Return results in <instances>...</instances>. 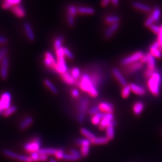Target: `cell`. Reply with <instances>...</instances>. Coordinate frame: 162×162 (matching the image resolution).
<instances>
[{
    "instance_id": "obj_30",
    "label": "cell",
    "mask_w": 162,
    "mask_h": 162,
    "mask_svg": "<svg viewBox=\"0 0 162 162\" xmlns=\"http://www.w3.org/2000/svg\"><path fill=\"white\" fill-rule=\"evenodd\" d=\"M58 149L54 148H40V150L38 151L40 154H45L46 156H50V155H55Z\"/></svg>"
},
{
    "instance_id": "obj_17",
    "label": "cell",
    "mask_w": 162,
    "mask_h": 162,
    "mask_svg": "<svg viewBox=\"0 0 162 162\" xmlns=\"http://www.w3.org/2000/svg\"><path fill=\"white\" fill-rule=\"evenodd\" d=\"M98 106L100 112L104 113H113L114 111L113 105L109 102H103L100 103Z\"/></svg>"
},
{
    "instance_id": "obj_22",
    "label": "cell",
    "mask_w": 162,
    "mask_h": 162,
    "mask_svg": "<svg viewBox=\"0 0 162 162\" xmlns=\"http://www.w3.org/2000/svg\"><path fill=\"white\" fill-rule=\"evenodd\" d=\"M116 121L113 120L112 123V124L109 126L106 129V137L108 138L109 140H112L114 138L115 136V129H114V126L116 125Z\"/></svg>"
},
{
    "instance_id": "obj_15",
    "label": "cell",
    "mask_w": 162,
    "mask_h": 162,
    "mask_svg": "<svg viewBox=\"0 0 162 162\" xmlns=\"http://www.w3.org/2000/svg\"><path fill=\"white\" fill-rule=\"evenodd\" d=\"M129 86L130 87L131 91L135 93V94H137L138 96H144L146 94V89L145 88L138 84H136L134 83H131L129 84Z\"/></svg>"
},
{
    "instance_id": "obj_38",
    "label": "cell",
    "mask_w": 162,
    "mask_h": 162,
    "mask_svg": "<svg viewBox=\"0 0 162 162\" xmlns=\"http://www.w3.org/2000/svg\"><path fill=\"white\" fill-rule=\"evenodd\" d=\"M64 41V37L62 36H59L57 37L55 41H54V48L56 49H58L60 48H62V42Z\"/></svg>"
},
{
    "instance_id": "obj_27",
    "label": "cell",
    "mask_w": 162,
    "mask_h": 162,
    "mask_svg": "<svg viewBox=\"0 0 162 162\" xmlns=\"http://www.w3.org/2000/svg\"><path fill=\"white\" fill-rule=\"evenodd\" d=\"M78 8V13L82 15H93L95 13V10L89 7H79Z\"/></svg>"
},
{
    "instance_id": "obj_6",
    "label": "cell",
    "mask_w": 162,
    "mask_h": 162,
    "mask_svg": "<svg viewBox=\"0 0 162 162\" xmlns=\"http://www.w3.org/2000/svg\"><path fill=\"white\" fill-rule=\"evenodd\" d=\"M88 75L93 85L97 88L102 84L103 82V75L102 70L96 69L91 72Z\"/></svg>"
},
{
    "instance_id": "obj_37",
    "label": "cell",
    "mask_w": 162,
    "mask_h": 162,
    "mask_svg": "<svg viewBox=\"0 0 162 162\" xmlns=\"http://www.w3.org/2000/svg\"><path fill=\"white\" fill-rule=\"evenodd\" d=\"M44 83L53 93H54V94H57L58 93V89H56L55 86H54V84L49 79H45L44 80Z\"/></svg>"
},
{
    "instance_id": "obj_36",
    "label": "cell",
    "mask_w": 162,
    "mask_h": 162,
    "mask_svg": "<svg viewBox=\"0 0 162 162\" xmlns=\"http://www.w3.org/2000/svg\"><path fill=\"white\" fill-rule=\"evenodd\" d=\"M70 74L73 77V78L78 81L81 78V71L80 69L78 67H74L72 69L70 72Z\"/></svg>"
},
{
    "instance_id": "obj_43",
    "label": "cell",
    "mask_w": 162,
    "mask_h": 162,
    "mask_svg": "<svg viewBox=\"0 0 162 162\" xmlns=\"http://www.w3.org/2000/svg\"><path fill=\"white\" fill-rule=\"evenodd\" d=\"M74 18L75 17L73 16L67 12V22L70 27H73L75 25Z\"/></svg>"
},
{
    "instance_id": "obj_42",
    "label": "cell",
    "mask_w": 162,
    "mask_h": 162,
    "mask_svg": "<svg viewBox=\"0 0 162 162\" xmlns=\"http://www.w3.org/2000/svg\"><path fill=\"white\" fill-rule=\"evenodd\" d=\"M33 162H40V153L39 152L32 153L29 156Z\"/></svg>"
},
{
    "instance_id": "obj_49",
    "label": "cell",
    "mask_w": 162,
    "mask_h": 162,
    "mask_svg": "<svg viewBox=\"0 0 162 162\" xmlns=\"http://www.w3.org/2000/svg\"><path fill=\"white\" fill-rule=\"evenodd\" d=\"M13 6V5L11 3H10L8 1H5L2 4V7L4 9H9V8L11 9V8Z\"/></svg>"
},
{
    "instance_id": "obj_18",
    "label": "cell",
    "mask_w": 162,
    "mask_h": 162,
    "mask_svg": "<svg viewBox=\"0 0 162 162\" xmlns=\"http://www.w3.org/2000/svg\"><path fill=\"white\" fill-rule=\"evenodd\" d=\"M112 73L115 78L116 79V80L119 82V83L123 86L127 85V82L122 75V73L117 69V68H113L112 69Z\"/></svg>"
},
{
    "instance_id": "obj_53",
    "label": "cell",
    "mask_w": 162,
    "mask_h": 162,
    "mask_svg": "<svg viewBox=\"0 0 162 162\" xmlns=\"http://www.w3.org/2000/svg\"><path fill=\"white\" fill-rule=\"evenodd\" d=\"M48 156L45 154H40V162H45L48 160Z\"/></svg>"
},
{
    "instance_id": "obj_39",
    "label": "cell",
    "mask_w": 162,
    "mask_h": 162,
    "mask_svg": "<svg viewBox=\"0 0 162 162\" xmlns=\"http://www.w3.org/2000/svg\"><path fill=\"white\" fill-rule=\"evenodd\" d=\"M67 12L69 13L70 14H71L74 17H75L77 15V14L78 13V8L75 6L72 5H70L68 6V7H67Z\"/></svg>"
},
{
    "instance_id": "obj_50",
    "label": "cell",
    "mask_w": 162,
    "mask_h": 162,
    "mask_svg": "<svg viewBox=\"0 0 162 162\" xmlns=\"http://www.w3.org/2000/svg\"><path fill=\"white\" fill-rule=\"evenodd\" d=\"M71 94L72 96L74 97V98H78L80 94H79V91L76 89V88H74V89H72V91H71Z\"/></svg>"
},
{
    "instance_id": "obj_56",
    "label": "cell",
    "mask_w": 162,
    "mask_h": 162,
    "mask_svg": "<svg viewBox=\"0 0 162 162\" xmlns=\"http://www.w3.org/2000/svg\"><path fill=\"white\" fill-rule=\"evenodd\" d=\"M111 0H102L101 5L102 7H106Z\"/></svg>"
},
{
    "instance_id": "obj_59",
    "label": "cell",
    "mask_w": 162,
    "mask_h": 162,
    "mask_svg": "<svg viewBox=\"0 0 162 162\" xmlns=\"http://www.w3.org/2000/svg\"><path fill=\"white\" fill-rule=\"evenodd\" d=\"M160 51H161L162 52V46H160Z\"/></svg>"
},
{
    "instance_id": "obj_51",
    "label": "cell",
    "mask_w": 162,
    "mask_h": 162,
    "mask_svg": "<svg viewBox=\"0 0 162 162\" xmlns=\"http://www.w3.org/2000/svg\"><path fill=\"white\" fill-rule=\"evenodd\" d=\"M157 42L159 43L160 46H162V26L160 27V32H159V33L158 34Z\"/></svg>"
},
{
    "instance_id": "obj_9",
    "label": "cell",
    "mask_w": 162,
    "mask_h": 162,
    "mask_svg": "<svg viewBox=\"0 0 162 162\" xmlns=\"http://www.w3.org/2000/svg\"><path fill=\"white\" fill-rule=\"evenodd\" d=\"M3 153L4 155H5L6 156H7L10 158H12V159L18 160L21 161V162H33L31 158L29 156L18 154H16L13 151L8 150H4Z\"/></svg>"
},
{
    "instance_id": "obj_21",
    "label": "cell",
    "mask_w": 162,
    "mask_h": 162,
    "mask_svg": "<svg viewBox=\"0 0 162 162\" xmlns=\"http://www.w3.org/2000/svg\"><path fill=\"white\" fill-rule=\"evenodd\" d=\"M119 23H116L110 25V26L108 27V29L105 31V37L106 39H109L112 37V35L114 34V33L117 31V29L119 28Z\"/></svg>"
},
{
    "instance_id": "obj_46",
    "label": "cell",
    "mask_w": 162,
    "mask_h": 162,
    "mask_svg": "<svg viewBox=\"0 0 162 162\" xmlns=\"http://www.w3.org/2000/svg\"><path fill=\"white\" fill-rule=\"evenodd\" d=\"M8 53V49L6 48H2L0 49V62L2 61V59L6 57V55Z\"/></svg>"
},
{
    "instance_id": "obj_12",
    "label": "cell",
    "mask_w": 162,
    "mask_h": 162,
    "mask_svg": "<svg viewBox=\"0 0 162 162\" xmlns=\"http://www.w3.org/2000/svg\"><path fill=\"white\" fill-rule=\"evenodd\" d=\"M8 58L5 57L1 62L0 68V76L2 79H6L8 76Z\"/></svg>"
},
{
    "instance_id": "obj_58",
    "label": "cell",
    "mask_w": 162,
    "mask_h": 162,
    "mask_svg": "<svg viewBox=\"0 0 162 162\" xmlns=\"http://www.w3.org/2000/svg\"><path fill=\"white\" fill-rule=\"evenodd\" d=\"M49 162H57V161L56 160H55L54 159H51L49 160Z\"/></svg>"
},
{
    "instance_id": "obj_7",
    "label": "cell",
    "mask_w": 162,
    "mask_h": 162,
    "mask_svg": "<svg viewBox=\"0 0 162 162\" xmlns=\"http://www.w3.org/2000/svg\"><path fill=\"white\" fill-rule=\"evenodd\" d=\"M144 54L141 52V51H137L135 53H133L128 56H126L124 58H123L121 60V64L124 66H127L129 64H132V63H135L136 62L140 61L141 58L143 56Z\"/></svg>"
},
{
    "instance_id": "obj_45",
    "label": "cell",
    "mask_w": 162,
    "mask_h": 162,
    "mask_svg": "<svg viewBox=\"0 0 162 162\" xmlns=\"http://www.w3.org/2000/svg\"><path fill=\"white\" fill-rule=\"evenodd\" d=\"M64 52L65 56H66L69 59H73L74 58L73 54L67 48H64Z\"/></svg>"
},
{
    "instance_id": "obj_24",
    "label": "cell",
    "mask_w": 162,
    "mask_h": 162,
    "mask_svg": "<svg viewBox=\"0 0 162 162\" xmlns=\"http://www.w3.org/2000/svg\"><path fill=\"white\" fill-rule=\"evenodd\" d=\"M133 7L136 9L142 10L145 12H149L151 10V7L149 5L145 4L143 3H142V2H133Z\"/></svg>"
},
{
    "instance_id": "obj_1",
    "label": "cell",
    "mask_w": 162,
    "mask_h": 162,
    "mask_svg": "<svg viewBox=\"0 0 162 162\" xmlns=\"http://www.w3.org/2000/svg\"><path fill=\"white\" fill-rule=\"evenodd\" d=\"M76 85L78 86L81 90L88 93L92 97H96L99 96L97 88L93 85L88 73H83L80 79L77 81Z\"/></svg>"
},
{
    "instance_id": "obj_33",
    "label": "cell",
    "mask_w": 162,
    "mask_h": 162,
    "mask_svg": "<svg viewBox=\"0 0 162 162\" xmlns=\"http://www.w3.org/2000/svg\"><path fill=\"white\" fill-rule=\"evenodd\" d=\"M160 16H161V10L159 7H156L154 9L152 14L151 15V16L152 17L154 22H158L160 19Z\"/></svg>"
},
{
    "instance_id": "obj_41",
    "label": "cell",
    "mask_w": 162,
    "mask_h": 162,
    "mask_svg": "<svg viewBox=\"0 0 162 162\" xmlns=\"http://www.w3.org/2000/svg\"><path fill=\"white\" fill-rule=\"evenodd\" d=\"M99 112H100V109L99 108V106H94L92 108H90L88 111V113L90 115H94L96 114H97V113H99Z\"/></svg>"
},
{
    "instance_id": "obj_2",
    "label": "cell",
    "mask_w": 162,
    "mask_h": 162,
    "mask_svg": "<svg viewBox=\"0 0 162 162\" xmlns=\"http://www.w3.org/2000/svg\"><path fill=\"white\" fill-rule=\"evenodd\" d=\"M162 75L158 72H155L154 74L148 79L147 85L150 91L154 96H159L160 93V86L162 84Z\"/></svg>"
},
{
    "instance_id": "obj_32",
    "label": "cell",
    "mask_w": 162,
    "mask_h": 162,
    "mask_svg": "<svg viewBox=\"0 0 162 162\" xmlns=\"http://www.w3.org/2000/svg\"><path fill=\"white\" fill-rule=\"evenodd\" d=\"M105 21L107 24H113L116 23H119L120 21V18L118 16H108L105 18Z\"/></svg>"
},
{
    "instance_id": "obj_44",
    "label": "cell",
    "mask_w": 162,
    "mask_h": 162,
    "mask_svg": "<svg viewBox=\"0 0 162 162\" xmlns=\"http://www.w3.org/2000/svg\"><path fill=\"white\" fill-rule=\"evenodd\" d=\"M64 154L65 153H64V150L62 149H58L55 156L57 159L61 160V159H63Z\"/></svg>"
},
{
    "instance_id": "obj_23",
    "label": "cell",
    "mask_w": 162,
    "mask_h": 162,
    "mask_svg": "<svg viewBox=\"0 0 162 162\" xmlns=\"http://www.w3.org/2000/svg\"><path fill=\"white\" fill-rule=\"evenodd\" d=\"M24 27V29L25 31L28 39L31 42H34L35 40V35L32 31V27L30 25V24L28 23H25Z\"/></svg>"
},
{
    "instance_id": "obj_10",
    "label": "cell",
    "mask_w": 162,
    "mask_h": 162,
    "mask_svg": "<svg viewBox=\"0 0 162 162\" xmlns=\"http://www.w3.org/2000/svg\"><path fill=\"white\" fill-rule=\"evenodd\" d=\"M142 67H143V64L141 63L140 61H138L135 63H132L124 66L123 72L126 75H130L135 73L136 72L139 71L140 69H142Z\"/></svg>"
},
{
    "instance_id": "obj_19",
    "label": "cell",
    "mask_w": 162,
    "mask_h": 162,
    "mask_svg": "<svg viewBox=\"0 0 162 162\" xmlns=\"http://www.w3.org/2000/svg\"><path fill=\"white\" fill-rule=\"evenodd\" d=\"M61 79L64 81L66 83L69 85H76L77 81L75 80L73 77L72 76L70 73L67 72L62 75H61Z\"/></svg>"
},
{
    "instance_id": "obj_13",
    "label": "cell",
    "mask_w": 162,
    "mask_h": 162,
    "mask_svg": "<svg viewBox=\"0 0 162 162\" xmlns=\"http://www.w3.org/2000/svg\"><path fill=\"white\" fill-rule=\"evenodd\" d=\"M56 61L55 60V58L53 54L50 52H46L45 54V58H44L45 65L47 67L51 68L53 70L56 65Z\"/></svg>"
},
{
    "instance_id": "obj_8",
    "label": "cell",
    "mask_w": 162,
    "mask_h": 162,
    "mask_svg": "<svg viewBox=\"0 0 162 162\" xmlns=\"http://www.w3.org/2000/svg\"><path fill=\"white\" fill-rule=\"evenodd\" d=\"M76 143L81 146V154L82 157H86L89 153L91 140L88 139H79L76 140Z\"/></svg>"
},
{
    "instance_id": "obj_28",
    "label": "cell",
    "mask_w": 162,
    "mask_h": 162,
    "mask_svg": "<svg viewBox=\"0 0 162 162\" xmlns=\"http://www.w3.org/2000/svg\"><path fill=\"white\" fill-rule=\"evenodd\" d=\"M80 132L82 135L86 137V139H89V140H91V142L93 141L96 137V135L86 128H81Z\"/></svg>"
},
{
    "instance_id": "obj_52",
    "label": "cell",
    "mask_w": 162,
    "mask_h": 162,
    "mask_svg": "<svg viewBox=\"0 0 162 162\" xmlns=\"http://www.w3.org/2000/svg\"><path fill=\"white\" fill-rule=\"evenodd\" d=\"M8 39L4 36L0 35V45H4L7 43Z\"/></svg>"
},
{
    "instance_id": "obj_14",
    "label": "cell",
    "mask_w": 162,
    "mask_h": 162,
    "mask_svg": "<svg viewBox=\"0 0 162 162\" xmlns=\"http://www.w3.org/2000/svg\"><path fill=\"white\" fill-rule=\"evenodd\" d=\"M160 45L158 42L153 43L150 48V53L152 54L155 58H161L162 57V52L160 49Z\"/></svg>"
},
{
    "instance_id": "obj_57",
    "label": "cell",
    "mask_w": 162,
    "mask_h": 162,
    "mask_svg": "<svg viewBox=\"0 0 162 162\" xmlns=\"http://www.w3.org/2000/svg\"><path fill=\"white\" fill-rule=\"evenodd\" d=\"M112 1V3L114 5H117L118 4V2L119 0H111Z\"/></svg>"
},
{
    "instance_id": "obj_47",
    "label": "cell",
    "mask_w": 162,
    "mask_h": 162,
    "mask_svg": "<svg viewBox=\"0 0 162 162\" xmlns=\"http://www.w3.org/2000/svg\"><path fill=\"white\" fill-rule=\"evenodd\" d=\"M149 28L153 32H154L155 34H156L157 35L159 34V33L160 32V27H159V26H158L157 25H155V24H153L152 25H151Z\"/></svg>"
},
{
    "instance_id": "obj_35",
    "label": "cell",
    "mask_w": 162,
    "mask_h": 162,
    "mask_svg": "<svg viewBox=\"0 0 162 162\" xmlns=\"http://www.w3.org/2000/svg\"><path fill=\"white\" fill-rule=\"evenodd\" d=\"M131 89L129 86V85H127L126 86H123V89L121 91V96L124 99H127L129 97L130 93H131Z\"/></svg>"
},
{
    "instance_id": "obj_40",
    "label": "cell",
    "mask_w": 162,
    "mask_h": 162,
    "mask_svg": "<svg viewBox=\"0 0 162 162\" xmlns=\"http://www.w3.org/2000/svg\"><path fill=\"white\" fill-rule=\"evenodd\" d=\"M17 110V108L15 106H10V108H8L3 113V116H8L10 115H11L12 113H13L16 110Z\"/></svg>"
},
{
    "instance_id": "obj_3",
    "label": "cell",
    "mask_w": 162,
    "mask_h": 162,
    "mask_svg": "<svg viewBox=\"0 0 162 162\" xmlns=\"http://www.w3.org/2000/svg\"><path fill=\"white\" fill-rule=\"evenodd\" d=\"M89 99L86 97L81 98L78 107V121L79 123H83L85 120V114L88 111Z\"/></svg>"
},
{
    "instance_id": "obj_48",
    "label": "cell",
    "mask_w": 162,
    "mask_h": 162,
    "mask_svg": "<svg viewBox=\"0 0 162 162\" xmlns=\"http://www.w3.org/2000/svg\"><path fill=\"white\" fill-rule=\"evenodd\" d=\"M153 22H154L152 17L150 15V16H149L147 18V19L146 20V21L145 22V25L146 27H150L151 25H152L153 24Z\"/></svg>"
},
{
    "instance_id": "obj_11",
    "label": "cell",
    "mask_w": 162,
    "mask_h": 162,
    "mask_svg": "<svg viewBox=\"0 0 162 162\" xmlns=\"http://www.w3.org/2000/svg\"><path fill=\"white\" fill-rule=\"evenodd\" d=\"M114 120V116L113 113H105L103 118L102 119L99 128L100 130L106 129L109 126H110L112 121Z\"/></svg>"
},
{
    "instance_id": "obj_54",
    "label": "cell",
    "mask_w": 162,
    "mask_h": 162,
    "mask_svg": "<svg viewBox=\"0 0 162 162\" xmlns=\"http://www.w3.org/2000/svg\"><path fill=\"white\" fill-rule=\"evenodd\" d=\"M147 60H148V58H147V55L146 54V55H143V56L141 58V59L140 60V62L143 64H145L147 62Z\"/></svg>"
},
{
    "instance_id": "obj_20",
    "label": "cell",
    "mask_w": 162,
    "mask_h": 162,
    "mask_svg": "<svg viewBox=\"0 0 162 162\" xmlns=\"http://www.w3.org/2000/svg\"><path fill=\"white\" fill-rule=\"evenodd\" d=\"M148 60H147V69L151 70H156V58L150 52L147 54Z\"/></svg>"
},
{
    "instance_id": "obj_26",
    "label": "cell",
    "mask_w": 162,
    "mask_h": 162,
    "mask_svg": "<svg viewBox=\"0 0 162 162\" xmlns=\"http://www.w3.org/2000/svg\"><path fill=\"white\" fill-rule=\"evenodd\" d=\"M104 115H105L104 113H103L102 112H99L97 114L92 116V117L91 118V123L94 125H96V126L99 125L100 123V121H101L102 119L103 118Z\"/></svg>"
},
{
    "instance_id": "obj_34",
    "label": "cell",
    "mask_w": 162,
    "mask_h": 162,
    "mask_svg": "<svg viewBox=\"0 0 162 162\" xmlns=\"http://www.w3.org/2000/svg\"><path fill=\"white\" fill-rule=\"evenodd\" d=\"M81 158V156H76L75 154H73L72 153H69V154H64L63 159L67 160V161H78Z\"/></svg>"
},
{
    "instance_id": "obj_60",
    "label": "cell",
    "mask_w": 162,
    "mask_h": 162,
    "mask_svg": "<svg viewBox=\"0 0 162 162\" xmlns=\"http://www.w3.org/2000/svg\"><path fill=\"white\" fill-rule=\"evenodd\" d=\"M5 1H7V0H5Z\"/></svg>"
},
{
    "instance_id": "obj_5",
    "label": "cell",
    "mask_w": 162,
    "mask_h": 162,
    "mask_svg": "<svg viewBox=\"0 0 162 162\" xmlns=\"http://www.w3.org/2000/svg\"><path fill=\"white\" fill-rule=\"evenodd\" d=\"M12 96L8 92L2 93L0 96V115L10 107Z\"/></svg>"
},
{
    "instance_id": "obj_31",
    "label": "cell",
    "mask_w": 162,
    "mask_h": 162,
    "mask_svg": "<svg viewBox=\"0 0 162 162\" xmlns=\"http://www.w3.org/2000/svg\"><path fill=\"white\" fill-rule=\"evenodd\" d=\"M109 140L106 137V136H102L96 137L93 141H91V144L94 145H103L108 143Z\"/></svg>"
},
{
    "instance_id": "obj_16",
    "label": "cell",
    "mask_w": 162,
    "mask_h": 162,
    "mask_svg": "<svg viewBox=\"0 0 162 162\" xmlns=\"http://www.w3.org/2000/svg\"><path fill=\"white\" fill-rule=\"evenodd\" d=\"M12 12L18 18H24L26 15V12L24 7L20 5H15L11 8Z\"/></svg>"
},
{
    "instance_id": "obj_25",
    "label": "cell",
    "mask_w": 162,
    "mask_h": 162,
    "mask_svg": "<svg viewBox=\"0 0 162 162\" xmlns=\"http://www.w3.org/2000/svg\"><path fill=\"white\" fill-rule=\"evenodd\" d=\"M144 103L142 102H137L135 103L133 107V113L136 115H140L144 109Z\"/></svg>"
},
{
    "instance_id": "obj_4",
    "label": "cell",
    "mask_w": 162,
    "mask_h": 162,
    "mask_svg": "<svg viewBox=\"0 0 162 162\" xmlns=\"http://www.w3.org/2000/svg\"><path fill=\"white\" fill-rule=\"evenodd\" d=\"M42 141L39 137H34L24 144V148L28 153L38 152L41 147Z\"/></svg>"
},
{
    "instance_id": "obj_29",
    "label": "cell",
    "mask_w": 162,
    "mask_h": 162,
    "mask_svg": "<svg viewBox=\"0 0 162 162\" xmlns=\"http://www.w3.org/2000/svg\"><path fill=\"white\" fill-rule=\"evenodd\" d=\"M33 123V119L32 117L28 116L25 118L19 124V129L21 130H25L28 128Z\"/></svg>"
},
{
    "instance_id": "obj_55",
    "label": "cell",
    "mask_w": 162,
    "mask_h": 162,
    "mask_svg": "<svg viewBox=\"0 0 162 162\" xmlns=\"http://www.w3.org/2000/svg\"><path fill=\"white\" fill-rule=\"evenodd\" d=\"M10 3H11L13 5L19 4L21 0H7Z\"/></svg>"
}]
</instances>
